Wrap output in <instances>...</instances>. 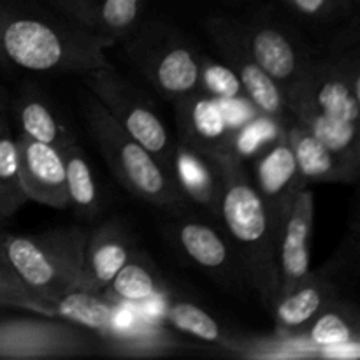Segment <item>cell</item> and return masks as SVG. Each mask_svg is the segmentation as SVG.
Instances as JSON below:
<instances>
[{
	"label": "cell",
	"mask_w": 360,
	"mask_h": 360,
	"mask_svg": "<svg viewBox=\"0 0 360 360\" xmlns=\"http://www.w3.org/2000/svg\"><path fill=\"white\" fill-rule=\"evenodd\" d=\"M288 123L290 122H285L276 116L259 112L248 123L231 134L229 153L241 160L243 164L252 162L287 134Z\"/></svg>",
	"instance_id": "4dcf8cb0"
},
{
	"label": "cell",
	"mask_w": 360,
	"mask_h": 360,
	"mask_svg": "<svg viewBox=\"0 0 360 360\" xmlns=\"http://www.w3.org/2000/svg\"><path fill=\"white\" fill-rule=\"evenodd\" d=\"M319 359L326 360H357L360 359V340L336 347L319 348Z\"/></svg>",
	"instance_id": "d590c367"
},
{
	"label": "cell",
	"mask_w": 360,
	"mask_h": 360,
	"mask_svg": "<svg viewBox=\"0 0 360 360\" xmlns=\"http://www.w3.org/2000/svg\"><path fill=\"white\" fill-rule=\"evenodd\" d=\"M190 350V343L181 340L179 333L157 319L130 313L118 306L115 327L101 338V354L111 357L148 359L167 357Z\"/></svg>",
	"instance_id": "7c38bea8"
},
{
	"label": "cell",
	"mask_w": 360,
	"mask_h": 360,
	"mask_svg": "<svg viewBox=\"0 0 360 360\" xmlns=\"http://www.w3.org/2000/svg\"><path fill=\"white\" fill-rule=\"evenodd\" d=\"M252 181L267 207L283 221L299 192L308 186L295 162L287 134L252 160Z\"/></svg>",
	"instance_id": "d6986e66"
},
{
	"label": "cell",
	"mask_w": 360,
	"mask_h": 360,
	"mask_svg": "<svg viewBox=\"0 0 360 360\" xmlns=\"http://www.w3.org/2000/svg\"><path fill=\"white\" fill-rule=\"evenodd\" d=\"M231 357L253 360L280 359H319V348L306 340L304 334H280L255 336L241 334L238 345L231 352Z\"/></svg>",
	"instance_id": "f546056e"
},
{
	"label": "cell",
	"mask_w": 360,
	"mask_h": 360,
	"mask_svg": "<svg viewBox=\"0 0 360 360\" xmlns=\"http://www.w3.org/2000/svg\"><path fill=\"white\" fill-rule=\"evenodd\" d=\"M341 295H345L343 283L327 264L319 271L309 269L301 281L278 295L273 308L269 309L273 313L276 333L288 336L302 334L311 320Z\"/></svg>",
	"instance_id": "9a60e30c"
},
{
	"label": "cell",
	"mask_w": 360,
	"mask_h": 360,
	"mask_svg": "<svg viewBox=\"0 0 360 360\" xmlns=\"http://www.w3.org/2000/svg\"><path fill=\"white\" fill-rule=\"evenodd\" d=\"M165 169L186 204H195L218 218L221 178L217 158L206 157L178 139L174 141Z\"/></svg>",
	"instance_id": "44dd1931"
},
{
	"label": "cell",
	"mask_w": 360,
	"mask_h": 360,
	"mask_svg": "<svg viewBox=\"0 0 360 360\" xmlns=\"http://www.w3.org/2000/svg\"><path fill=\"white\" fill-rule=\"evenodd\" d=\"M218 102H220L221 112H224L225 123H227L231 134L234 132V130H238L239 127L245 125V123H248L253 116L260 112L245 95H243V97L227 98V101Z\"/></svg>",
	"instance_id": "e575fe53"
},
{
	"label": "cell",
	"mask_w": 360,
	"mask_h": 360,
	"mask_svg": "<svg viewBox=\"0 0 360 360\" xmlns=\"http://www.w3.org/2000/svg\"><path fill=\"white\" fill-rule=\"evenodd\" d=\"M86 234V229L76 225L41 234H16L0 225V262L49 306L53 299L76 287Z\"/></svg>",
	"instance_id": "3957f363"
},
{
	"label": "cell",
	"mask_w": 360,
	"mask_h": 360,
	"mask_svg": "<svg viewBox=\"0 0 360 360\" xmlns=\"http://www.w3.org/2000/svg\"><path fill=\"white\" fill-rule=\"evenodd\" d=\"M20 155L21 185L28 200L53 207L67 210L65 162L63 151L51 144L39 143L28 137L16 136Z\"/></svg>",
	"instance_id": "e0dca14e"
},
{
	"label": "cell",
	"mask_w": 360,
	"mask_h": 360,
	"mask_svg": "<svg viewBox=\"0 0 360 360\" xmlns=\"http://www.w3.org/2000/svg\"><path fill=\"white\" fill-rule=\"evenodd\" d=\"M134 250V236L122 218H109L88 231L76 288L104 294Z\"/></svg>",
	"instance_id": "5bb4252c"
},
{
	"label": "cell",
	"mask_w": 360,
	"mask_h": 360,
	"mask_svg": "<svg viewBox=\"0 0 360 360\" xmlns=\"http://www.w3.org/2000/svg\"><path fill=\"white\" fill-rule=\"evenodd\" d=\"M174 105L179 141L211 158L229 153L231 130L217 98L195 90L178 98Z\"/></svg>",
	"instance_id": "ffe728a7"
},
{
	"label": "cell",
	"mask_w": 360,
	"mask_h": 360,
	"mask_svg": "<svg viewBox=\"0 0 360 360\" xmlns=\"http://www.w3.org/2000/svg\"><path fill=\"white\" fill-rule=\"evenodd\" d=\"M165 292L167 285L153 260L148 253L136 248L122 269L115 274L104 294L123 304L144 306L164 301Z\"/></svg>",
	"instance_id": "cb8c5ba5"
},
{
	"label": "cell",
	"mask_w": 360,
	"mask_h": 360,
	"mask_svg": "<svg viewBox=\"0 0 360 360\" xmlns=\"http://www.w3.org/2000/svg\"><path fill=\"white\" fill-rule=\"evenodd\" d=\"M162 319L179 334L193 338L199 343L211 345L218 355L231 357V352L241 338V330H232L214 319L206 308L186 299H171L162 306Z\"/></svg>",
	"instance_id": "603a6c76"
},
{
	"label": "cell",
	"mask_w": 360,
	"mask_h": 360,
	"mask_svg": "<svg viewBox=\"0 0 360 360\" xmlns=\"http://www.w3.org/2000/svg\"><path fill=\"white\" fill-rule=\"evenodd\" d=\"M65 162V188L69 207L77 218L94 221L101 217L102 202L97 178L79 143L63 150Z\"/></svg>",
	"instance_id": "484cf974"
},
{
	"label": "cell",
	"mask_w": 360,
	"mask_h": 360,
	"mask_svg": "<svg viewBox=\"0 0 360 360\" xmlns=\"http://www.w3.org/2000/svg\"><path fill=\"white\" fill-rule=\"evenodd\" d=\"M48 6L109 44L123 42L143 21L146 0H46Z\"/></svg>",
	"instance_id": "2e32d148"
},
{
	"label": "cell",
	"mask_w": 360,
	"mask_h": 360,
	"mask_svg": "<svg viewBox=\"0 0 360 360\" xmlns=\"http://www.w3.org/2000/svg\"><path fill=\"white\" fill-rule=\"evenodd\" d=\"M51 316L62 319L77 327L104 338L115 327L118 315V302L105 294L70 288L49 302Z\"/></svg>",
	"instance_id": "d4e9b609"
},
{
	"label": "cell",
	"mask_w": 360,
	"mask_h": 360,
	"mask_svg": "<svg viewBox=\"0 0 360 360\" xmlns=\"http://www.w3.org/2000/svg\"><path fill=\"white\" fill-rule=\"evenodd\" d=\"M84 76L90 94L104 105L112 120L162 164H167L174 139L150 97L132 81L120 76L112 65L90 70Z\"/></svg>",
	"instance_id": "52a82bcc"
},
{
	"label": "cell",
	"mask_w": 360,
	"mask_h": 360,
	"mask_svg": "<svg viewBox=\"0 0 360 360\" xmlns=\"http://www.w3.org/2000/svg\"><path fill=\"white\" fill-rule=\"evenodd\" d=\"M0 225H4V224H0Z\"/></svg>",
	"instance_id": "f35d334b"
},
{
	"label": "cell",
	"mask_w": 360,
	"mask_h": 360,
	"mask_svg": "<svg viewBox=\"0 0 360 360\" xmlns=\"http://www.w3.org/2000/svg\"><path fill=\"white\" fill-rule=\"evenodd\" d=\"M101 354V338L56 316L0 319V359H67Z\"/></svg>",
	"instance_id": "9c48e42d"
},
{
	"label": "cell",
	"mask_w": 360,
	"mask_h": 360,
	"mask_svg": "<svg viewBox=\"0 0 360 360\" xmlns=\"http://www.w3.org/2000/svg\"><path fill=\"white\" fill-rule=\"evenodd\" d=\"M290 122L304 127L311 136H315L329 150H333L334 153H338L350 164L360 167V139L357 123L330 118V116L313 111V109L292 112Z\"/></svg>",
	"instance_id": "f1b7e54d"
},
{
	"label": "cell",
	"mask_w": 360,
	"mask_h": 360,
	"mask_svg": "<svg viewBox=\"0 0 360 360\" xmlns=\"http://www.w3.org/2000/svg\"><path fill=\"white\" fill-rule=\"evenodd\" d=\"M7 104H9V91L0 84V115L7 112Z\"/></svg>",
	"instance_id": "8d00e7d4"
},
{
	"label": "cell",
	"mask_w": 360,
	"mask_h": 360,
	"mask_svg": "<svg viewBox=\"0 0 360 360\" xmlns=\"http://www.w3.org/2000/svg\"><path fill=\"white\" fill-rule=\"evenodd\" d=\"M108 41L35 0H0V67L34 74H86L109 67Z\"/></svg>",
	"instance_id": "6da1fadb"
},
{
	"label": "cell",
	"mask_w": 360,
	"mask_h": 360,
	"mask_svg": "<svg viewBox=\"0 0 360 360\" xmlns=\"http://www.w3.org/2000/svg\"><path fill=\"white\" fill-rule=\"evenodd\" d=\"M122 44L134 69L172 104L197 90L200 51L176 27L141 21Z\"/></svg>",
	"instance_id": "5b68a950"
},
{
	"label": "cell",
	"mask_w": 360,
	"mask_h": 360,
	"mask_svg": "<svg viewBox=\"0 0 360 360\" xmlns=\"http://www.w3.org/2000/svg\"><path fill=\"white\" fill-rule=\"evenodd\" d=\"M316 348L336 347L360 340V315L355 302L345 295L327 304L302 333Z\"/></svg>",
	"instance_id": "4316f807"
},
{
	"label": "cell",
	"mask_w": 360,
	"mask_h": 360,
	"mask_svg": "<svg viewBox=\"0 0 360 360\" xmlns=\"http://www.w3.org/2000/svg\"><path fill=\"white\" fill-rule=\"evenodd\" d=\"M352 2H359V0H352Z\"/></svg>",
	"instance_id": "74e56055"
},
{
	"label": "cell",
	"mask_w": 360,
	"mask_h": 360,
	"mask_svg": "<svg viewBox=\"0 0 360 360\" xmlns=\"http://www.w3.org/2000/svg\"><path fill=\"white\" fill-rule=\"evenodd\" d=\"M315 197L304 188L297 193L281 224L278 239V295L287 292L309 273Z\"/></svg>",
	"instance_id": "ac0fdd59"
},
{
	"label": "cell",
	"mask_w": 360,
	"mask_h": 360,
	"mask_svg": "<svg viewBox=\"0 0 360 360\" xmlns=\"http://www.w3.org/2000/svg\"><path fill=\"white\" fill-rule=\"evenodd\" d=\"M197 90L206 94L207 97L217 98V101H227V98H236L245 95L241 81L236 76L234 70L225 62H218L213 56L202 55V53H200L199 60Z\"/></svg>",
	"instance_id": "1f68e13d"
},
{
	"label": "cell",
	"mask_w": 360,
	"mask_h": 360,
	"mask_svg": "<svg viewBox=\"0 0 360 360\" xmlns=\"http://www.w3.org/2000/svg\"><path fill=\"white\" fill-rule=\"evenodd\" d=\"M302 109L330 118L357 123L360 115V51L357 21L341 30L323 51H319L297 97L287 104L288 116Z\"/></svg>",
	"instance_id": "8992f818"
},
{
	"label": "cell",
	"mask_w": 360,
	"mask_h": 360,
	"mask_svg": "<svg viewBox=\"0 0 360 360\" xmlns=\"http://www.w3.org/2000/svg\"><path fill=\"white\" fill-rule=\"evenodd\" d=\"M7 116L16 125V136L51 144L62 151L77 143L76 132L69 120L62 115L53 98L34 81L20 84L13 95L9 94Z\"/></svg>",
	"instance_id": "4fadbf2b"
},
{
	"label": "cell",
	"mask_w": 360,
	"mask_h": 360,
	"mask_svg": "<svg viewBox=\"0 0 360 360\" xmlns=\"http://www.w3.org/2000/svg\"><path fill=\"white\" fill-rule=\"evenodd\" d=\"M243 35L259 65L280 86L285 102H292L309 76L316 51L295 28L269 16L239 20Z\"/></svg>",
	"instance_id": "ba28073f"
},
{
	"label": "cell",
	"mask_w": 360,
	"mask_h": 360,
	"mask_svg": "<svg viewBox=\"0 0 360 360\" xmlns=\"http://www.w3.org/2000/svg\"><path fill=\"white\" fill-rule=\"evenodd\" d=\"M299 16L313 21H330L347 14L352 0H283Z\"/></svg>",
	"instance_id": "836d02e7"
},
{
	"label": "cell",
	"mask_w": 360,
	"mask_h": 360,
	"mask_svg": "<svg viewBox=\"0 0 360 360\" xmlns=\"http://www.w3.org/2000/svg\"><path fill=\"white\" fill-rule=\"evenodd\" d=\"M204 27L224 62L234 70L236 76L241 81L246 98L264 115L290 122L287 102L280 86L271 79L269 74L259 65L255 56L252 55L239 27V20L217 16L210 18Z\"/></svg>",
	"instance_id": "30bf717a"
},
{
	"label": "cell",
	"mask_w": 360,
	"mask_h": 360,
	"mask_svg": "<svg viewBox=\"0 0 360 360\" xmlns=\"http://www.w3.org/2000/svg\"><path fill=\"white\" fill-rule=\"evenodd\" d=\"M27 202L28 197L21 185L16 134L9 116L4 112L0 115V224H6Z\"/></svg>",
	"instance_id": "83f0119b"
},
{
	"label": "cell",
	"mask_w": 360,
	"mask_h": 360,
	"mask_svg": "<svg viewBox=\"0 0 360 360\" xmlns=\"http://www.w3.org/2000/svg\"><path fill=\"white\" fill-rule=\"evenodd\" d=\"M0 308H20L25 311L51 316L49 306L35 297L4 262H0Z\"/></svg>",
	"instance_id": "d6a6232c"
},
{
	"label": "cell",
	"mask_w": 360,
	"mask_h": 360,
	"mask_svg": "<svg viewBox=\"0 0 360 360\" xmlns=\"http://www.w3.org/2000/svg\"><path fill=\"white\" fill-rule=\"evenodd\" d=\"M84 118L109 169L132 195L174 214L185 210V199L172 185L165 165L129 136L91 94L84 98Z\"/></svg>",
	"instance_id": "277c9868"
},
{
	"label": "cell",
	"mask_w": 360,
	"mask_h": 360,
	"mask_svg": "<svg viewBox=\"0 0 360 360\" xmlns=\"http://www.w3.org/2000/svg\"><path fill=\"white\" fill-rule=\"evenodd\" d=\"M167 236L186 260L221 283H238L245 276L231 239L211 221L178 213V218L167 225Z\"/></svg>",
	"instance_id": "8fae6325"
},
{
	"label": "cell",
	"mask_w": 360,
	"mask_h": 360,
	"mask_svg": "<svg viewBox=\"0 0 360 360\" xmlns=\"http://www.w3.org/2000/svg\"><path fill=\"white\" fill-rule=\"evenodd\" d=\"M287 139L294 151L299 172L306 183L357 181L360 167L329 150L299 123H288Z\"/></svg>",
	"instance_id": "7402d4cb"
},
{
	"label": "cell",
	"mask_w": 360,
	"mask_h": 360,
	"mask_svg": "<svg viewBox=\"0 0 360 360\" xmlns=\"http://www.w3.org/2000/svg\"><path fill=\"white\" fill-rule=\"evenodd\" d=\"M221 178L218 220L234 246L245 276L267 309L278 297V239L283 221L257 192L246 165L231 153L217 158Z\"/></svg>",
	"instance_id": "7a4b0ae2"
}]
</instances>
